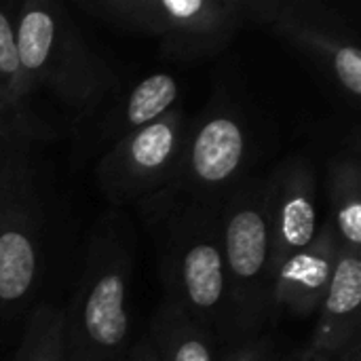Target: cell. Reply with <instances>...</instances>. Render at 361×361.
<instances>
[{"label":"cell","instance_id":"obj_20","mask_svg":"<svg viewBox=\"0 0 361 361\" xmlns=\"http://www.w3.org/2000/svg\"><path fill=\"white\" fill-rule=\"evenodd\" d=\"M123 361H157V355L148 343V338H142V341H135L129 349V353L125 355Z\"/></svg>","mask_w":361,"mask_h":361},{"label":"cell","instance_id":"obj_3","mask_svg":"<svg viewBox=\"0 0 361 361\" xmlns=\"http://www.w3.org/2000/svg\"><path fill=\"white\" fill-rule=\"evenodd\" d=\"M19 61L30 91L44 89L78 116L97 112L121 85L61 2L27 0L13 8Z\"/></svg>","mask_w":361,"mask_h":361},{"label":"cell","instance_id":"obj_4","mask_svg":"<svg viewBox=\"0 0 361 361\" xmlns=\"http://www.w3.org/2000/svg\"><path fill=\"white\" fill-rule=\"evenodd\" d=\"M47 207L34 144L0 148V324L34 307L42 279Z\"/></svg>","mask_w":361,"mask_h":361},{"label":"cell","instance_id":"obj_19","mask_svg":"<svg viewBox=\"0 0 361 361\" xmlns=\"http://www.w3.org/2000/svg\"><path fill=\"white\" fill-rule=\"evenodd\" d=\"M218 361H283V357L271 336L256 334L222 345Z\"/></svg>","mask_w":361,"mask_h":361},{"label":"cell","instance_id":"obj_12","mask_svg":"<svg viewBox=\"0 0 361 361\" xmlns=\"http://www.w3.org/2000/svg\"><path fill=\"white\" fill-rule=\"evenodd\" d=\"M361 252L338 245L328 290L317 309V324L309 349L336 355L361 334Z\"/></svg>","mask_w":361,"mask_h":361},{"label":"cell","instance_id":"obj_11","mask_svg":"<svg viewBox=\"0 0 361 361\" xmlns=\"http://www.w3.org/2000/svg\"><path fill=\"white\" fill-rule=\"evenodd\" d=\"M336 252V233L332 224L324 220L311 245L283 258L273 267L271 319H275L283 311L300 317L317 313L334 271Z\"/></svg>","mask_w":361,"mask_h":361},{"label":"cell","instance_id":"obj_7","mask_svg":"<svg viewBox=\"0 0 361 361\" xmlns=\"http://www.w3.org/2000/svg\"><path fill=\"white\" fill-rule=\"evenodd\" d=\"M252 137L239 106L216 89L203 112L188 123L180 163L167 188L195 199L222 201L247 178Z\"/></svg>","mask_w":361,"mask_h":361},{"label":"cell","instance_id":"obj_10","mask_svg":"<svg viewBox=\"0 0 361 361\" xmlns=\"http://www.w3.org/2000/svg\"><path fill=\"white\" fill-rule=\"evenodd\" d=\"M317 171L305 154L286 157L264 176L267 218L271 231V271L283 258L311 245L319 231Z\"/></svg>","mask_w":361,"mask_h":361},{"label":"cell","instance_id":"obj_9","mask_svg":"<svg viewBox=\"0 0 361 361\" xmlns=\"http://www.w3.org/2000/svg\"><path fill=\"white\" fill-rule=\"evenodd\" d=\"M269 25L283 42L305 55L347 104H360L361 49L343 15L322 2L277 0Z\"/></svg>","mask_w":361,"mask_h":361},{"label":"cell","instance_id":"obj_21","mask_svg":"<svg viewBox=\"0 0 361 361\" xmlns=\"http://www.w3.org/2000/svg\"><path fill=\"white\" fill-rule=\"evenodd\" d=\"M292 361H336L334 360V355H328V353H317V351H313V349H309V347H305L296 357Z\"/></svg>","mask_w":361,"mask_h":361},{"label":"cell","instance_id":"obj_6","mask_svg":"<svg viewBox=\"0 0 361 361\" xmlns=\"http://www.w3.org/2000/svg\"><path fill=\"white\" fill-rule=\"evenodd\" d=\"M222 254L237 336L260 334L271 322V231L264 178L247 176L220 203Z\"/></svg>","mask_w":361,"mask_h":361},{"label":"cell","instance_id":"obj_1","mask_svg":"<svg viewBox=\"0 0 361 361\" xmlns=\"http://www.w3.org/2000/svg\"><path fill=\"white\" fill-rule=\"evenodd\" d=\"M222 201L163 188L137 203L167 300L228 345L239 341L222 254Z\"/></svg>","mask_w":361,"mask_h":361},{"label":"cell","instance_id":"obj_17","mask_svg":"<svg viewBox=\"0 0 361 361\" xmlns=\"http://www.w3.org/2000/svg\"><path fill=\"white\" fill-rule=\"evenodd\" d=\"M0 85L6 89L17 106L30 110L32 91L19 61L13 8L6 4H0Z\"/></svg>","mask_w":361,"mask_h":361},{"label":"cell","instance_id":"obj_18","mask_svg":"<svg viewBox=\"0 0 361 361\" xmlns=\"http://www.w3.org/2000/svg\"><path fill=\"white\" fill-rule=\"evenodd\" d=\"M51 135V129L38 121L32 110H25L13 102L6 89L0 85V140H21V142H40Z\"/></svg>","mask_w":361,"mask_h":361},{"label":"cell","instance_id":"obj_14","mask_svg":"<svg viewBox=\"0 0 361 361\" xmlns=\"http://www.w3.org/2000/svg\"><path fill=\"white\" fill-rule=\"evenodd\" d=\"M148 343L157 361H218V336L190 313L163 298L150 319Z\"/></svg>","mask_w":361,"mask_h":361},{"label":"cell","instance_id":"obj_16","mask_svg":"<svg viewBox=\"0 0 361 361\" xmlns=\"http://www.w3.org/2000/svg\"><path fill=\"white\" fill-rule=\"evenodd\" d=\"M13 361H68L63 345V307L38 302L27 311Z\"/></svg>","mask_w":361,"mask_h":361},{"label":"cell","instance_id":"obj_15","mask_svg":"<svg viewBox=\"0 0 361 361\" xmlns=\"http://www.w3.org/2000/svg\"><path fill=\"white\" fill-rule=\"evenodd\" d=\"M328 222L338 245L361 252V165L357 140L351 150L336 154L326 171Z\"/></svg>","mask_w":361,"mask_h":361},{"label":"cell","instance_id":"obj_13","mask_svg":"<svg viewBox=\"0 0 361 361\" xmlns=\"http://www.w3.org/2000/svg\"><path fill=\"white\" fill-rule=\"evenodd\" d=\"M180 99V80L169 72H154L137 80L102 116L95 129V144L104 150L125 135L159 121Z\"/></svg>","mask_w":361,"mask_h":361},{"label":"cell","instance_id":"obj_5","mask_svg":"<svg viewBox=\"0 0 361 361\" xmlns=\"http://www.w3.org/2000/svg\"><path fill=\"white\" fill-rule=\"evenodd\" d=\"M80 11L116 30L148 36L173 61H201L224 51L252 23L250 0H78Z\"/></svg>","mask_w":361,"mask_h":361},{"label":"cell","instance_id":"obj_8","mask_svg":"<svg viewBox=\"0 0 361 361\" xmlns=\"http://www.w3.org/2000/svg\"><path fill=\"white\" fill-rule=\"evenodd\" d=\"M188 118L171 108L159 121L125 135L106 148L95 178L102 195L114 207L140 203L169 186L182 157Z\"/></svg>","mask_w":361,"mask_h":361},{"label":"cell","instance_id":"obj_2","mask_svg":"<svg viewBox=\"0 0 361 361\" xmlns=\"http://www.w3.org/2000/svg\"><path fill=\"white\" fill-rule=\"evenodd\" d=\"M135 262V233L112 209L95 224L80 277L63 307L68 361H123L131 349L129 292Z\"/></svg>","mask_w":361,"mask_h":361},{"label":"cell","instance_id":"obj_22","mask_svg":"<svg viewBox=\"0 0 361 361\" xmlns=\"http://www.w3.org/2000/svg\"><path fill=\"white\" fill-rule=\"evenodd\" d=\"M0 148H2V140H0Z\"/></svg>","mask_w":361,"mask_h":361}]
</instances>
